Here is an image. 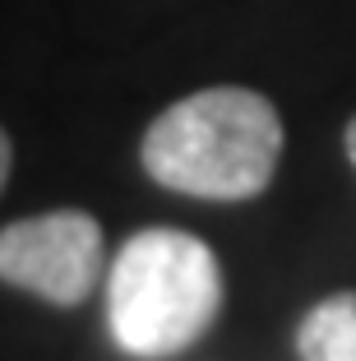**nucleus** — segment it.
<instances>
[{
	"instance_id": "nucleus-4",
	"label": "nucleus",
	"mask_w": 356,
	"mask_h": 361,
	"mask_svg": "<svg viewBox=\"0 0 356 361\" xmlns=\"http://www.w3.org/2000/svg\"><path fill=\"white\" fill-rule=\"evenodd\" d=\"M301 361H356V287L314 301L296 324Z\"/></svg>"
},
{
	"instance_id": "nucleus-6",
	"label": "nucleus",
	"mask_w": 356,
	"mask_h": 361,
	"mask_svg": "<svg viewBox=\"0 0 356 361\" xmlns=\"http://www.w3.org/2000/svg\"><path fill=\"white\" fill-rule=\"evenodd\" d=\"M343 149H347V162H352V171H356V116L347 121V130H343Z\"/></svg>"
},
{
	"instance_id": "nucleus-1",
	"label": "nucleus",
	"mask_w": 356,
	"mask_h": 361,
	"mask_svg": "<svg viewBox=\"0 0 356 361\" xmlns=\"http://www.w3.org/2000/svg\"><path fill=\"white\" fill-rule=\"evenodd\" d=\"M287 130L278 106L241 84H218L162 106L139 139V167L162 190L241 204L269 190Z\"/></svg>"
},
{
	"instance_id": "nucleus-3",
	"label": "nucleus",
	"mask_w": 356,
	"mask_h": 361,
	"mask_svg": "<svg viewBox=\"0 0 356 361\" xmlns=\"http://www.w3.org/2000/svg\"><path fill=\"white\" fill-rule=\"evenodd\" d=\"M106 269V236L88 209H51L0 227V283L47 306H84Z\"/></svg>"
},
{
	"instance_id": "nucleus-2",
	"label": "nucleus",
	"mask_w": 356,
	"mask_h": 361,
	"mask_svg": "<svg viewBox=\"0 0 356 361\" xmlns=\"http://www.w3.org/2000/svg\"><path fill=\"white\" fill-rule=\"evenodd\" d=\"M222 310L213 245L180 227H144L106 269V324L121 352L162 361L195 348Z\"/></svg>"
},
{
	"instance_id": "nucleus-5",
	"label": "nucleus",
	"mask_w": 356,
	"mask_h": 361,
	"mask_svg": "<svg viewBox=\"0 0 356 361\" xmlns=\"http://www.w3.org/2000/svg\"><path fill=\"white\" fill-rule=\"evenodd\" d=\"M10 171H14V139H10V130L0 126V190H5Z\"/></svg>"
}]
</instances>
